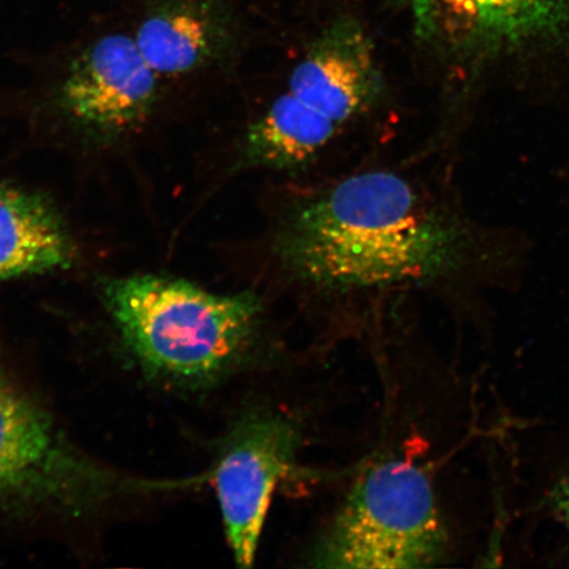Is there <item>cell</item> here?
Wrapping results in <instances>:
<instances>
[{"label": "cell", "mask_w": 569, "mask_h": 569, "mask_svg": "<svg viewBox=\"0 0 569 569\" xmlns=\"http://www.w3.org/2000/svg\"><path fill=\"white\" fill-rule=\"evenodd\" d=\"M468 233L390 172L347 178L296 212L277 251L303 280L326 288L386 287L457 268Z\"/></svg>", "instance_id": "obj_1"}, {"label": "cell", "mask_w": 569, "mask_h": 569, "mask_svg": "<svg viewBox=\"0 0 569 569\" xmlns=\"http://www.w3.org/2000/svg\"><path fill=\"white\" fill-rule=\"evenodd\" d=\"M106 306L149 371L188 383L218 379L243 359L258 327L253 293L220 296L153 274L107 281Z\"/></svg>", "instance_id": "obj_2"}, {"label": "cell", "mask_w": 569, "mask_h": 569, "mask_svg": "<svg viewBox=\"0 0 569 569\" xmlns=\"http://www.w3.org/2000/svg\"><path fill=\"white\" fill-rule=\"evenodd\" d=\"M447 532L429 475L409 459L368 468L316 547L311 566L409 569L442 560Z\"/></svg>", "instance_id": "obj_3"}, {"label": "cell", "mask_w": 569, "mask_h": 569, "mask_svg": "<svg viewBox=\"0 0 569 569\" xmlns=\"http://www.w3.org/2000/svg\"><path fill=\"white\" fill-rule=\"evenodd\" d=\"M133 487L76 451L51 419L0 381V510L81 513Z\"/></svg>", "instance_id": "obj_4"}, {"label": "cell", "mask_w": 569, "mask_h": 569, "mask_svg": "<svg viewBox=\"0 0 569 569\" xmlns=\"http://www.w3.org/2000/svg\"><path fill=\"white\" fill-rule=\"evenodd\" d=\"M298 447L296 425L272 412L240 419L224 440L212 481L239 567L253 565L270 498L293 469Z\"/></svg>", "instance_id": "obj_5"}, {"label": "cell", "mask_w": 569, "mask_h": 569, "mask_svg": "<svg viewBox=\"0 0 569 569\" xmlns=\"http://www.w3.org/2000/svg\"><path fill=\"white\" fill-rule=\"evenodd\" d=\"M423 40L497 56L569 42V0H396Z\"/></svg>", "instance_id": "obj_6"}, {"label": "cell", "mask_w": 569, "mask_h": 569, "mask_svg": "<svg viewBox=\"0 0 569 569\" xmlns=\"http://www.w3.org/2000/svg\"><path fill=\"white\" fill-rule=\"evenodd\" d=\"M158 96L156 71L137 41L110 34L70 67L59 103L71 123L101 139L122 137L144 120Z\"/></svg>", "instance_id": "obj_7"}, {"label": "cell", "mask_w": 569, "mask_h": 569, "mask_svg": "<svg viewBox=\"0 0 569 569\" xmlns=\"http://www.w3.org/2000/svg\"><path fill=\"white\" fill-rule=\"evenodd\" d=\"M382 89L375 48L358 19L340 17L312 41L289 91L340 126L368 109Z\"/></svg>", "instance_id": "obj_8"}, {"label": "cell", "mask_w": 569, "mask_h": 569, "mask_svg": "<svg viewBox=\"0 0 569 569\" xmlns=\"http://www.w3.org/2000/svg\"><path fill=\"white\" fill-rule=\"evenodd\" d=\"M231 39L226 0H162L139 28L137 44L156 74H183L216 60Z\"/></svg>", "instance_id": "obj_9"}, {"label": "cell", "mask_w": 569, "mask_h": 569, "mask_svg": "<svg viewBox=\"0 0 569 569\" xmlns=\"http://www.w3.org/2000/svg\"><path fill=\"white\" fill-rule=\"evenodd\" d=\"M74 244L51 201L0 184V280L67 268Z\"/></svg>", "instance_id": "obj_10"}, {"label": "cell", "mask_w": 569, "mask_h": 569, "mask_svg": "<svg viewBox=\"0 0 569 569\" xmlns=\"http://www.w3.org/2000/svg\"><path fill=\"white\" fill-rule=\"evenodd\" d=\"M340 127L288 90L248 128L244 160L251 167L301 168L317 158Z\"/></svg>", "instance_id": "obj_11"}, {"label": "cell", "mask_w": 569, "mask_h": 569, "mask_svg": "<svg viewBox=\"0 0 569 569\" xmlns=\"http://www.w3.org/2000/svg\"><path fill=\"white\" fill-rule=\"evenodd\" d=\"M563 509H565V516L567 518V522H568V526H569V483H568V487H567L566 492H565Z\"/></svg>", "instance_id": "obj_12"}]
</instances>
